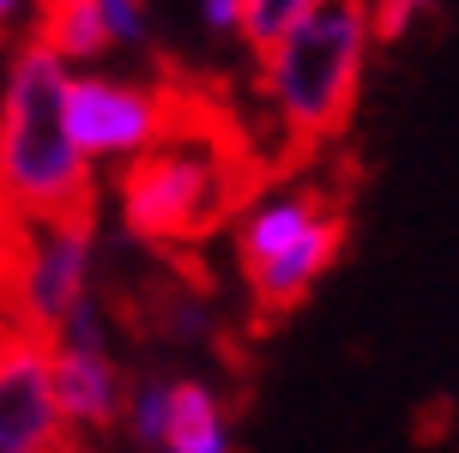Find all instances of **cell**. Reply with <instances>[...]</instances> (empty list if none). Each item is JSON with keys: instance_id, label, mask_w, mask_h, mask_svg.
Masks as SVG:
<instances>
[{"instance_id": "6da1fadb", "label": "cell", "mask_w": 459, "mask_h": 453, "mask_svg": "<svg viewBox=\"0 0 459 453\" xmlns=\"http://www.w3.org/2000/svg\"><path fill=\"white\" fill-rule=\"evenodd\" d=\"M381 24L368 0H321L266 48H254V103L290 152H321L351 127L368 67L381 55Z\"/></svg>"}, {"instance_id": "7a4b0ae2", "label": "cell", "mask_w": 459, "mask_h": 453, "mask_svg": "<svg viewBox=\"0 0 459 453\" xmlns=\"http://www.w3.org/2000/svg\"><path fill=\"white\" fill-rule=\"evenodd\" d=\"M73 61L55 55L43 37H24L0 73V218H61L97 205L103 170L85 158L67 121Z\"/></svg>"}, {"instance_id": "3957f363", "label": "cell", "mask_w": 459, "mask_h": 453, "mask_svg": "<svg viewBox=\"0 0 459 453\" xmlns=\"http://www.w3.org/2000/svg\"><path fill=\"white\" fill-rule=\"evenodd\" d=\"M254 170L218 121H182L145 158L115 170V218L145 248H194L236 218Z\"/></svg>"}, {"instance_id": "277c9868", "label": "cell", "mask_w": 459, "mask_h": 453, "mask_svg": "<svg viewBox=\"0 0 459 453\" xmlns=\"http://www.w3.org/2000/svg\"><path fill=\"white\" fill-rule=\"evenodd\" d=\"M344 200L315 176L254 181L230 218V260L260 315H290L321 291L344 254Z\"/></svg>"}, {"instance_id": "5b68a950", "label": "cell", "mask_w": 459, "mask_h": 453, "mask_svg": "<svg viewBox=\"0 0 459 453\" xmlns=\"http://www.w3.org/2000/svg\"><path fill=\"white\" fill-rule=\"evenodd\" d=\"M97 291H103V224H97V205L13 224V260H6L13 320L37 327V333H55Z\"/></svg>"}, {"instance_id": "8992f818", "label": "cell", "mask_w": 459, "mask_h": 453, "mask_svg": "<svg viewBox=\"0 0 459 453\" xmlns=\"http://www.w3.org/2000/svg\"><path fill=\"white\" fill-rule=\"evenodd\" d=\"M67 121H73V139L85 145V158L109 176V170H127L158 139H169L182 127V91L139 79V73H115L109 61L73 67Z\"/></svg>"}, {"instance_id": "52a82bcc", "label": "cell", "mask_w": 459, "mask_h": 453, "mask_svg": "<svg viewBox=\"0 0 459 453\" xmlns=\"http://www.w3.org/2000/svg\"><path fill=\"white\" fill-rule=\"evenodd\" d=\"M48 351H55V387H61L67 423L79 435H115L121 411H127V393H134V369L121 362V344H115L109 296L103 291L85 296L48 333Z\"/></svg>"}, {"instance_id": "ba28073f", "label": "cell", "mask_w": 459, "mask_h": 453, "mask_svg": "<svg viewBox=\"0 0 459 453\" xmlns=\"http://www.w3.org/2000/svg\"><path fill=\"white\" fill-rule=\"evenodd\" d=\"M79 430L61 411L48 333L13 320L0 333V453H73Z\"/></svg>"}, {"instance_id": "9c48e42d", "label": "cell", "mask_w": 459, "mask_h": 453, "mask_svg": "<svg viewBox=\"0 0 459 453\" xmlns=\"http://www.w3.org/2000/svg\"><path fill=\"white\" fill-rule=\"evenodd\" d=\"M158 453H242L236 405L212 375H194V369L176 375V411H169Z\"/></svg>"}, {"instance_id": "30bf717a", "label": "cell", "mask_w": 459, "mask_h": 453, "mask_svg": "<svg viewBox=\"0 0 459 453\" xmlns=\"http://www.w3.org/2000/svg\"><path fill=\"white\" fill-rule=\"evenodd\" d=\"M55 55H67L73 67H97L115 55V37H109V19L97 0H55L43 13V30H37Z\"/></svg>"}, {"instance_id": "8fae6325", "label": "cell", "mask_w": 459, "mask_h": 453, "mask_svg": "<svg viewBox=\"0 0 459 453\" xmlns=\"http://www.w3.org/2000/svg\"><path fill=\"white\" fill-rule=\"evenodd\" d=\"M158 339L176 351H212L224 339V309L206 284H169L158 296Z\"/></svg>"}, {"instance_id": "7c38bea8", "label": "cell", "mask_w": 459, "mask_h": 453, "mask_svg": "<svg viewBox=\"0 0 459 453\" xmlns=\"http://www.w3.org/2000/svg\"><path fill=\"white\" fill-rule=\"evenodd\" d=\"M176 375H182V369L134 375V393H127V411H121V430H115L134 453H158L163 430H169V411H176Z\"/></svg>"}, {"instance_id": "4fadbf2b", "label": "cell", "mask_w": 459, "mask_h": 453, "mask_svg": "<svg viewBox=\"0 0 459 453\" xmlns=\"http://www.w3.org/2000/svg\"><path fill=\"white\" fill-rule=\"evenodd\" d=\"M321 0H248V30H242V48H266L278 30H290L302 13H315Z\"/></svg>"}, {"instance_id": "5bb4252c", "label": "cell", "mask_w": 459, "mask_h": 453, "mask_svg": "<svg viewBox=\"0 0 459 453\" xmlns=\"http://www.w3.org/2000/svg\"><path fill=\"white\" fill-rule=\"evenodd\" d=\"M103 19H109V37H115V55H139L152 43V0H97Z\"/></svg>"}, {"instance_id": "9a60e30c", "label": "cell", "mask_w": 459, "mask_h": 453, "mask_svg": "<svg viewBox=\"0 0 459 453\" xmlns=\"http://www.w3.org/2000/svg\"><path fill=\"white\" fill-rule=\"evenodd\" d=\"M368 6H375V24H381V43L411 37L417 24H429L441 13V0H368Z\"/></svg>"}, {"instance_id": "2e32d148", "label": "cell", "mask_w": 459, "mask_h": 453, "mask_svg": "<svg viewBox=\"0 0 459 453\" xmlns=\"http://www.w3.org/2000/svg\"><path fill=\"white\" fill-rule=\"evenodd\" d=\"M194 13L212 43H242V30H248V0H194Z\"/></svg>"}, {"instance_id": "e0dca14e", "label": "cell", "mask_w": 459, "mask_h": 453, "mask_svg": "<svg viewBox=\"0 0 459 453\" xmlns=\"http://www.w3.org/2000/svg\"><path fill=\"white\" fill-rule=\"evenodd\" d=\"M48 0H0V43H24L43 30Z\"/></svg>"}, {"instance_id": "ac0fdd59", "label": "cell", "mask_w": 459, "mask_h": 453, "mask_svg": "<svg viewBox=\"0 0 459 453\" xmlns=\"http://www.w3.org/2000/svg\"><path fill=\"white\" fill-rule=\"evenodd\" d=\"M48 6H55V0H48Z\"/></svg>"}]
</instances>
